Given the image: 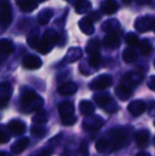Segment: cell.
<instances>
[{
  "instance_id": "cell-52",
  "label": "cell",
  "mask_w": 155,
  "mask_h": 156,
  "mask_svg": "<svg viewBox=\"0 0 155 156\" xmlns=\"http://www.w3.org/2000/svg\"><path fill=\"white\" fill-rule=\"evenodd\" d=\"M154 126H155V121H154Z\"/></svg>"
},
{
  "instance_id": "cell-29",
  "label": "cell",
  "mask_w": 155,
  "mask_h": 156,
  "mask_svg": "<svg viewBox=\"0 0 155 156\" xmlns=\"http://www.w3.org/2000/svg\"><path fill=\"white\" fill-rule=\"evenodd\" d=\"M115 94H116V97L119 99V100L126 101L131 96H132L133 91L129 90V89L125 88L123 85L120 84V85H118V86L116 87V89H115Z\"/></svg>"
},
{
  "instance_id": "cell-53",
  "label": "cell",
  "mask_w": 155,
  "mask_h": 156,
  "mask_svg": "<svg viewBox=\"0 0 155 156\" xmlns=\"http://www.w3.org/2000/svg\"><path fill=\"white\" fill-rule=\"evenodd\" d=\"M154 66H155V61H154Z\"/></svg>"
},
{
  "instance_id": "cell-48",
  "label": "cell",
  "mask_w": 155,
  "mask_h": 156,
  "mask_svg": "<svg viewBox=\"0 0 155 156\" xmlns=\"http://www.w3.org/2000/svg\"><path fill=\"white\" fill-rule=\"evenodd\" d=\"M151 30L155 33V19L153 20V23H152V28H151Z\"/></svg>"
},
{
  "instance_id": "cell-23",
  "label": "cell",
  "mask_w": 155,
  "mask_h": 156,
  "mask_svg": "<svg viewBox=\"0 0 155 156\" xmlns=\"http://www.w3.org/2000/svg\"><path fill=\"white\" fill-rule=\"evenodd\" d=\"M27 41L32 49H37V46L39 43V29L38 28H33L29 32L27 37Z\"/></svg>"
},
{
  "instance_id": "cell-39",
  "label": "cell",
  "mask_w": 155,
  "mask_h": 156,
  "mask_svg": "<svg viewBox=\"0 0 155 156\" xmlns=\"http://www.w3.org/2000/svg\"><path fill=\"white\" fill-rule=\"evenodd\" d=\"M9 140H10V135H9V133L3 127H0V144H5Z\"/></svg>"
},
{
  "instance_id": "cell-26",
  "label": "cell",
  "mask_w": 155,
  "mask_h": 156,
  "mask_svg": "<svg viewBox=\"0 0 155 156\" xmlns=\"http://www.w3.org/2000/svg\"><path fill=\"white\" fill-rule=\"evenodd\" d=\"M79 108H80L81 114L84 116H89L95 113V105L88 100L81 101L80 105H79Z\"/></svg>"
},
{
  "instance_id": "cell-17",
  "label": "cell",
  "mask_w": 155,
  "mask_h": 156,
  "mask_svg": "<svg viewBox=\"0 0 155 156\" xmlns=\"http://www.w3.org/2000/svg\"><path fill=\"white\" fill-rule=\"evenodd\" d=\"M103 45L108 49H117L120 46V39L116 33H107L103 38Z\"/></svg>"
},
{
  "instance_id": "cell-37",
  "label": "cell",
  "mask_w": 155,
  "mask_h": 156,
  "mask_svg": "<svg viewBox=\"0 0 155 156\" xmlns=\"http://www.w3.org/2000/svg\"><path fill=\"white\" fill-rule=\"evenodd\" d=\"M46 132H47V129H46L44 126H41V124L33 125V126L31 127V133H32V135L35 136V137H38V138L44 137V136L46 135Z\"/></svg>"
},
{
  "instance_id": "cell-36",
  "label": "cell",
  "mask_w": 155,
  "mask_h": 156,
  "mask_svg": "<svg viewBox=\"0 0 155 156\" xmlns=\"http://www.w3.org/2000/svg\"><path fill=\"white\" fill-rule=\"evenodd\" d=\"M125 43L128 44L130 47H136L139 45L140 41H139L138 36L135 33H128L125 36Z\"/></svg>"
},
{
  "instance_id": "cell-40",
  "label": "cell",
  "mask_w": 155,
  "mask_h": 156,
  "mask_svg": "<svg viewBox=\"0 0 155 156\" xmlns=\"http://www.w3.org/2000/svg\"><path fill=\"white\" fill-rule=\"evenodd\" d=\"M80 156H88V147L85 141L81 144L80 147Z\"/></svg>"
},
{
  "instance_id": "cell-21",
  "label": "cell",
  "mask_w": 155,
  "mask_h": 156,
  "mask_svg": "<svg viewBox=\"0 0 155 156\" xmlns=\"http://www.w3.org/2000/svg\"><path fill=\"white\" fill-rule=\"evenodd\" d=\"M29 144H30L29 138L23 137V138H21V139L17 140L15 144H13L12 147H11V150H12V152L14 153V154H20L21 152H23V151L27 149Z\"/></svg>"
},
{
  "instance_id": "cell-3",
  "label": "cell",
  "mask_w": 155,
  "mask_h": 156,
  "mask_svg": "<svg viewBox=\"0 0 155 156\" xmlns=\"http://www.w3.org/2000/svg\"><path fill=\"white\" fill-rule=\"evenodd\" d=\"M58 33L53 30H48L44 33L43 37L39 41L37 50L39 53L41 54H47L53 49L54 46L58 44Z\"/></svg>"
},
{
  "instance_id": "cell-20",
  "label": "cell",
  "mask_w": 155,
  "mask_h": 156,
  "mask_svg": "<svg viewBox=\"0 0 155 156\" xmlns=\"http://www.w3.org/2000/svg\"><path fill=\"white\" fill-rule=\"evenodd\" d=\"M118 3L116 0H105L101 3V11L106 15H113L117 12Z\"/></svg>"
},
{
  "instance_id": "cell-28",
  "label": "cell",
  "mask_w": 155,
  "mask_h": 156,
  "mask_svg": "<svg viewBox=\"0 0 155 156\" xmlns=\"http://www.w3.org/2000/svg\"><path fill=\"white\" fill-rule=\"evenodd\" d=\"M73 4H75L76 12L78 14H84V13L88 12L91 8V4L88 0H78Z\"/></svg>"
},
{
  "instance_id": "cell-32",
  "label": "cell",
  "mask_w": 155,
  "mask_h": 156,
  "mask_svg": "<svg viewBox=\"0 0 155 156\" xmlns=\"http://www.w3.org/2000/svg\"><path fill=\"white\" fill-rule=\"evenodd\" d=\"M122 58H123L124 62L128 64L134 63L137 58L136 51L134 49H132V48H126L123 51V53H122Z\"/></svg>"
},
{
  "instance_id": "cell-10",
  "label": "cell",
  "mask_w": 155,
  "mask_h": 156,
  "mask_svg": "<svg viewBox=\"0 0 155 156\" xmlns=\"http://www.w3.org/2000/svg\"><path fill=\"white\" fill-rule=\"evenodd\" d=\"M11 94H12V86L10 83H0V108H4L9 104Z\"/></svg>"
},
{
  "instance_id": "cell-16",
  "label": "cell",
  "mask_w": 155,
  "mask_h": 156,
  "mask_svg": "<svg viewBox=\"0 0 155 156\" xmlns=\"http://www.w3.org/2000/svg\"><path fill=\"white\" fill-rule=\"evenodd\" d=\"M82 58V49L78 47H73L67 51L66 55L64 58V62L66 64L75 63Z\"/></svg>"
},
{
  "instance_id": "cell-38",
  "label": "cell",
  "mask_w": 155,
  "mask_h": 156,
  "mask_svg": "<svg viewBox=\"0 0 155 156\" xmlns=\"http://www.w3.org/2000/svg\"><path fill=\"white\" fill-rule=\"evenodd\" d=\"M61 121H62L63 125L69 126V125H73L76 122H77V117L73 115L66 116V117H61Z\"/></svg>"
},
{
  "instance_id": "cell-4",
  "label": "cell",
  "mask_w": 155,
  "mask_h": 156,
  "mask_svg": "<svg viewBox=\"0 0 155 156\" xmlns=\"http://www.w3.org/2000/svg\"><path fill=\"white\" fill-rule=\"evenodd\" d=\"M93 100L99 107L107 113H115L118 111V104L108 94H98L93 96Z\"/></svg>"
},
{
  "instance_id": "cell-9",
  "label": "cell",
  "mask_w": 155,
  "mask_h": 156,
  "mask_svg": "<svg viewBox=\"0 0 155 156\" xmlns=\"http://www.w3.org/2000/svg\"><path fill=\"white\" fill-rule=\"evenodd\" d=\"M153 20H154V18L151 16L138 17V18L135 20L134 27H135V29H136V31H138L139 33H146L151 30Z\"/></svg>"
},
{
  "instance_id": "cell-2",
  "label": "cell",
  "mask_w": 155,
  "mask_h": 156,
  "mask_svg": "<svg viewBox=\"0 0 155 156\" xmlns=\"http://www.w3.org/2000/svg\"><path fill=\"white\" fill-rule=\"evenodd\" d=\"M110 141V150L118 151L128 144V132L124 129H114L108 132V137H106Z\"/></svg>"
},
{
  "instance_id": "cell-33",
  "label": "cell",
  "mask_w": 155,
  "mask_h": 156,
  "mask_svg": "<svg viewBox=\"0 0 155 156\" xmlns=\"http://www.w3.org/2000/svg\"><path fill=\"white\" fill-rule=\"evenodd\" d=\"M32 121H33V123H35V124L46 123V122L48 121V114L46 113L45 111H41V109H39V111H37V113L33 116V118H32Z\"/></svg>"
},
{
  "instance_id": "cell-41",
  "label": "cell",
  "mask_w": 155,
  "mask_h": 156,
  "mask_svg": "<svg viewBox=\"0 0 155 156\" xmlns=\"http://www.w3.org/2000/svg\"><path fill=\"white\" fill-rule=\"evenodd\" d=\"M148 87H149L151 90L155 91V76H152L149 78V81H148Z\"/></svg>"
},
{
  "instance_id": "cell-50",
  "label": "cell",
  "mask_w": 155,
  "mask_h": 156,
  "mask_svg": "<svg viewBox=\"0 0 155 156\" xmlns=\"http://www.w3.org/2000/svg\"><path fill=\"white\" fill-rule=\"evenodd\" d=\"M66 1H68V2H72V3H75L76 1H78V0H66Z\"/></svg>"
},
{
  "instance_id": "cell-47",
  "label": "cell",
  "mask_w": 155,
  "mask_h": 156,
  "mask_svg": "<svg viewBox=\"0 0 155 156\" xmlns=\"http://www.w3.org/2000/svg\"><path fill=\"white\" fill-rule=\"evenodd\" d=\"M122 2H123V4H125V5H129V4H131L132 0H122Z\"/></svg>"
},
{
  "instance_id": "cell-6",
  "label": "cell",
  "mask_w": 155,
  "mask_h": 156,
  "mask_svg": "<svg viewBox=\"0 0 155 156\" xmlns=\"http://www.w3.org/2000/svg\"><path fill=\"white\" fill-rule=\"evenodd\" d=\"M104 125V119L98 115L85 116V119L83 120V129L87 132H95L101 129Z\"/></svg>"
},
{
  "instance_id": "cell-45",
  "label": "cell",
  "mask_w": 155,
  "mask_h": 156,
  "mask_svg": "<svg viewBox=\"0 0 155 156\" xmlns=\"http://www.w3.org/2000/svg\"><path fill=\"white\" fill-rule=\"evenodd\" d=\"M136 2L140 5H145V4H149L151 0H136Z\"/></svg>"
},
{
  "instance_id": "cell-49",
  "label": "cell",
  "mask_w": 155,
  "mask_h": 156,
  "mask_svg": "<svg viewBox=\"0 0 155 156\" xmlns=\"http://www.w3.org/2000/svg\"><path fill=\"white\" fill-rule=\"evenodd\" d=\"M0 156H11L9 153H5V152H1L0 153Z\"/></svg>"
},
{
  "instance_id": "cell-43",
  "label": "cell",
  "mask_w": 155,
  "mask_h": 156,
  "mask_svg": "<svg viewBox=\"0 0 155 156\" xmlns=\"http://www.w3.org/2000/svg\"><path fill=\"white\" fill-rule=\"evenodd\" d=\"M89 18L91 19L93 21H98L100 18H101V15L99 14V13H97V12H91L90 13V15H89Z\"/></svg>"
},
{
  "instance_id": "cell-30",
  "label": "cell",
  "mask_w": 155,
  "mask_h": 156,
  "mask_svg": "<svg viewBox=\"0 0 155 156\" xmlns=\"http://www.w3.org/2000/svg\"><path fill=\"white\" fill-rule=\"evenodd\" d=\"M96 150L98 151L101 154H104V153L108 152L111 146H110V141L106 137H102L100 139H98V141L96 142Z\"/></svg>"
},
{
  "instance_id": "cell-31",
  "label": "cell",
  "mask_w": 155,
  "mask_h": 156,
  "mask_svg": "<svg viewBox=\"0 0 155 156\" xmlns=\"http://www.w3.org/2000/svg\"><path fill=\"white\" fill-rule=\"evenodd\" d=\"M100 47H101V43L98 38H93L88 41L86 46V52L87 54H93V53H99Z\"/></svg>"
},
{
  "instance_id": "cell-13",
  "label": "cell",
  "mask_w": 155,
  "mask_h": 156,
  "mask_svg": "<svg viewBox=\"0 0 155 156\" xmlns=\"http://www.w3.org/2000/svg\"><path fill=\"white\" fill-rule=\"evenodd\" d=\"M8 129L13 135L20 136L26 132V124H25V122H23L21 120L14 119V120H11V121L9 122Z\"/></svg>"
},
{
  "instance_id": "cell-15",
  "label": "cell",
  "mask_w": 155,
  "mask_h": 156,
  "mask_svg": "<svg viewBox=\"0 0 155 156\" xmlns=\"http://www.w3.org/2000/svg\"><path fill=\"white\" fill-rule=\"evenodd\" d=\"M149 137L150 134L147 129H140L134 135L135 144L139 147V148H145L149 144Z\"/></svg>"
},
{
  "instance_id": "cell-51",
  "label": "cell",
  "mask_w": 155,
  "mask_h": 156,
  "mask_svg": "<svg viewBox=\"0 0 155 156\" xmlns=\"http://www.w3.org/2000/svg\"><path fill=\"white\" fill-rule=\"evenodd\" d=\"M36 1L39 3V2H45V1H47V0H36Z\"/></svg>"
},
{
  "instance_id": "cell-25",
  "label": "cell",
  "mask_w": 155,
  "mask_h": 156,
  "mask_svg": "<svg viewBox=\"0 0 155 156\" xmlns=\"http://www.w3.org/2000/svg\"><path fill=\"white\" fill-rule=\"evenodd\" d=\"M58 113H60L61 117H66V116L73 115L75 113V107L73 104L70 102H63L58 105Z\"/></svg>"
},
{
  "instance_id": "cell-44",
  "label": "cell",
  "mask_w": 155,
  "mask_h": 156,
  "mask_svg": "<svg viewBox=\"0 0 155 156\" xmlns=\"http://www.w3.org/2000/svg\"><path fill=\"white\" fill-rule=\"evenodd\" d=\"M148 111H149V114L151 116H155V102H152L151 104L149 105Z\"/></svg>"
},
{
  "instance_id": "cell-22",
  "label": "cell",
  "mask_w": 155,
  "mask_h": 156,
  "mask_svg": "<svg viewBox=\"0 0 155 156\" xmlns=\"http://www.w3.org/2000/svg\"><path fill=\"white\" fill-rule=\"evenodd\" d=\"M16 3L23 12H32L38 5L36 0H16Z\"/></svg>"
},
{
  "instance_id": "cell-1",
  "label": "cell",
  "mask_w": 155,
  "mask_h": 156,
  "mask_svg": "<svg viewBox=\"0 0 155 156\" xmlns=\"http://www.w3.org/2000/svg\"><path fill=\"white\" fill-rule=\"evenodd\" d=\"M21 111L23 113H33L41 109L44 105V100L35 91L31 89H26L23 91L20 97Z\"/></svg>"
},
{
  "instance_id": "cell-18",
  "label": "cell",
  "mask_w": 155,
  "mask_h": 156,
  "mask_svg": "<svg viewBox=\"0 0 155 156\" xmlns=\"http://www.w3.org/2000/svg\"><path fill=\"white\" fill-rule=\"evenodd\" d=\"M79 27L80 30L84 34L86 35H91L95 32V27H93V21L91 20L89 17H83L79 23Z\"/></svg>"
},
{
  "instance_id": "cell-42",
  "label": "cell",
  "mask_w": 155,
  "mask_h": 156,
  "mask_svg": "<svg viewBox=\"0 0 155 156\" xmlns=\"http://www.w3.org/2000/svg\"><path fill=\"white\" fill-rule=\"evenodd\" d=\"M52 153H53V151H52V149L50 148H47V149H44L41 152H39L36 156H51Z\"/></svg>"
},
{
  "instance_id": "cell-35",
  "label": "cell",
  "mask_w": 155,
  "mask_h": 156,
  "mask_svg": "<svg viewBox=\"0 0 155 156\" xmlns=\"http://www.w3.org/2000/svg\"><path fill=\"white\" fill-rule=\"evenodd\" d=\"M88 64L90 67L98 69L100 67V65H101V56H100V53L90 54L88 58Z\"/></svg>"
},
{
  "instance_id": "cell-34",
  "label": "cell",
  "mask_w": 155,
  "mask_h": 156,
  "mask_svg": "<svg viewBox=\"0 0 155 156\" xmlns=\"http://www.w3.org/2000/svg\"><path fill=\"white\" fill-rule=\"evenodd\" d=\"M139 50H140V53L143 55L147 56L151 53L152 51V45L148 39H143V41L139 43Z\"/></svg>"
},
{
  "instance_id": "cell-12",
  "label": "cell",
  "mask_w": 155,
  "mask_h": 156,
  "mask_svg": "<svg viewBox=\"0 0 155 156\" xmlns=\"http://www.w3.org/2000/svg\"><path fill=\"white\" fill-rule=\"evenodd\" d=\"M14 51V45L12 41L8 38L0 39V60H4Z\"/></svg>"
},
{
  "instance_id": "cell-19",
  "label": "cell",
  "mask_w": 155,
  "mask_h": 156,
  "mask_svg": "<svg viewBox=\"0 0 155 156\" xmlns=\"http://www.w3.org/2000/svg\"><path fill=\"white\" fill-rule=\"evenodd\" d=\"M77 90H78V86L73 82L64 83L61 86H58V93L62 94V96H71V94L77 93Z\"/></svg>"
},
{
  "instance_id": "cell-14",
  "label": "cell",
  "mask_w": 155,
  "mask_h": 156,
  "mask_svg": "<svg viewBox=\"0 0 155 156\" xmlns=\"http://www.w3.org/2000/svg\"><path fill=\"white\" fill-rule=\"evenodd\" d=\"M41 60L36 55L33 54H30L27 55L25 58L23 60V66L26 69H30V70H34V69H38L39 67H41Z\"/></svg>"
},
{
  "instance_id": "cell-7",
  "label": "cell",
  "mask_w": 155,
  "mask_h": 156,
  "mask_svg": "<svg viewBox=\"0 0 155 156\" xmlns=\"http://www.w3.org/2000/svg\"><path fill=\"white\" fill-rule=\"evenodd\" d=\"M12 23V12L9 0H0V26L8 28Z\"/></svg>"
},
{
  "instance_id": "cell-8",
  "label": "cell",
  "mask_w": 155,
  "mask_h": 156,
  "mask_svg": "<svg viewBox=\"0 0 155 156\" xmlns=\"http://www.w3.org/2000/svg\"><path fill=\"white\" fill-rule=\"evenodd\" d=\"M113 85V78L110 74H101L95 78L89 84V88L93 90H101L108 88Z\"/></svg>"
},
{
  "instance_id": "cell-24",
  "label": "cell",
  "mask_w": 155,
  "mask_h": 156,
  "mask_svg": "<svg viewBox=\"0 0 155 156\" xmlns=\"http://www.w3.org/2000/svg\"><path fill=\"white\" fill-rule=\"evenodd\" d=\"M120 29V23L117 19H108L102 25V30L106 33H116Z\"/></svg>"
},
{
  "instance_id": "cell-46",
  "label": "cell",
  "mask_w": 155,
  "mask_h": 156,
  "mask_svg": "<svg viewBox=\"0 0 155 156\" xmlns=\"http://www.w3.org/2000/svg\"><path fill=\"white\" fill-rule=\"evenodd\" d=\"M136 156H151V155L147 152H139V153H137Z\"/></svg>"
},
{
  "instance_id": "cell-11",
  "label": "cell",
  "mask_w": 155,
  "mask_h": 156,
  "mask_svg": "<svg viewBox=\"0 0 155 156\" xmlns=\"http://www.w3.org/2000/svg\"><path fill=\"white\" fill-rule=\"evenodd\" d=\"M146 108H147L146 103L141 100L132 101L128 106L129 113H130L132 116H134V117H138V116L143 115V114L146 112Z\"/></svg>"
},
{
  "instance_id": "cell-5",
  "label": "cell",
  "mask_w": 155,
  "mask_h": 156,
  "mask_svg": "<svg viewBox=\"0 0 155 156\" xmlns=\"http://www.w3.org/2000/svg\"><path fill=\"white\" fill-rule=\"evenodd\" d=\"M143 80V72L141 71L140 69H136L131 72H128V73L122 78L120 84L123 85L129 90L133 91L135 87L138 84H140Z\"/></svg>"
},
{
  "instance_id": "cell-27",
  "label": "cell",
  "mask_w": 155,
  "mask_h": 156,
  "mask_svg": "<svg viewBox=\"0 0 155 156\" xmlns=\"http://www.w3.org/2000/svg\"><path fill=\"white\" fill-rule=\"evenodd\" d=\"M52 16H53V11L50 10V9H45V10L41 11L37 15L38 23L41 26L47 25V23L50 21V19L52 18Z\"/></svg>"
}]
</instances>
